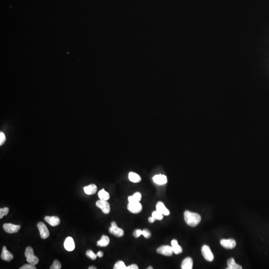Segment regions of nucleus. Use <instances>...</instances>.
<instances>
[{"mask_svg":"<svg viewBox=\"0 0 269 269\" xmlns=\"http://www.w3.org/2000/svg\"><path fill=\"white\" fill-rule=\"evenodd\" d=\"M185 222L191 227H195L201 221V216L199 214L185 211L184 213Z\"/></svg>","mask_w":269,"mask_h":269,"instance_id":"obj_1","label":"nucleus"},{"mask_svg":"<svg viewBox=\"0 0 269 269\" xmlns=\"http://www.w3.org/2000/svg\"><path fill=\"white\" fill-rule=\"evenodd\" d=\"M25 255L27 258V261L29 264L35 265H37L39 262L38 258L34 255L33 248L30 246L27 247L26 248Z\"/></svg>","mask_w":269,"mask_h":269,"instance_id":"obj_2","label":"nucleus"},{"mask_svg":"<svg viewBox=\"0 0 269 269\" xmlns=\"http://www.w3.org/2000/svg\"><path fill=\"white\" fill-rule=\"evenodd\" d=\"M109 232L110 234L117 237H121L123 236L124 234V230L118 227L115 222H112L111 226L109 229Z\"/></svg>","mask_w":269,"mask_h":269,"instance_id":"obj_3","label":"nucleus"},{"mask_svg":"<svg viewBox=\"0 0 269 269\" xmlns=\"http://www.w3.org/2000/svg\"><path fill=\"white\" fill-rule=\"evenodd\" d=\"M201 252H202L203 256L206 260L209 261V262H212L213 261V254L212 253L209 246L206 245H203L201 248Z\"/></svg>","mask_w":269,"mask_h":269,"instance_id":"obj_4","label":"nucleus"},{"mask_svg":"<svg viewBox=\"0 0 269 269\" xmlns=\"http://www.w3.org/2000/svg\"><path fill=\"white\" fill-rule=\"evenodd\" d=\"M157 253L166 256H171L174 253L172 246L164 245L160 246L156 250Z\"/></svg>","mask_w":269,"mask_h":269,"instance_id":"obj_5","label":"nucleus"},{"mask_svg":"<svg viewBox=\"0 0 269 269\" xmlns=\"http://www.w3.org/2000/svg\"><path fill=\"white\" fill-rule=\"evenodd\" d=\"M96 206L100 208L104 213L108 214L110 212V206L109 203L106 200H99L96 203Z\"/></svg>","mask_w":269,"mask_h":269,"instance_id":"obj_6","label":"nucleus"},{"mask_svg":"<svg viewBox=\"0 0 269 269\" xmlns=\"http://www.w3.org/2000/svg\"><path fill=\"white\" fill-rule=\"evenodd\" d=\"M37 226L38 227V230L40 231L41 238L43 239H45L49 237V231L46 225L43 222H38L37 224Z\"/></svg>","mask_w":269,"mask_h":269,"instance_id":"obj_7","label":"nucleus"},{"mask_svg":"<svg viewBox=\"0 0 269 269\" xmlns=\"http://www.w3.org/2000/svg\"><path fill=\"white\" fill-rule=\"evenodd\" d=\"M128 209L133 213H139L142 210V206L139 202L129 203L128 205Z\"/></svg>","mask_w":269,"mask_h":269,"instance_id":"obj_8","label":"nucleus"},{"mask_svg":"<svg viewBox=\"0 0 269 269\" xmlns=\"http://www.w3.org/2000/svg\"><path fill=\"white\" fill-rule=\"evenodd\" d=\"M3 228L6 232L13 234L18 232L20 228V225H16L12 223H5L3 225Z\"/></svg>","mask_w":269,"mask_h":269,"instance_id":"obj_9","label":"nucleus"},{"mask_svg":"<svg viewBox=\"0 0 269 269\" xmlns=\"http://www.w3.org/2000/svg\"><path fill=\"white\" fill-rule=\"evenodd\" d=\"M220 244L223 247L226 249H233L235 247L236 243L233 239H222L220 241Z\"/></svg>","mask_w":269,"mask_h":269,"instance_id":"obj_10","label":"nucleus"},{"mask_svg":"<svg viewBox=\"0 0 269 269\" xmlns=\"http://www.w3.org/2000/svg\"><path fill=\"white\" fill-rule=\"evenodd\" d=\"M1 258L2 259L7 262H10L14 258V256L10 251L7 250L5 246L3 247Z\"/></svg>","mask_w":269,"mask_h":269,"instance_id":"obj_11","label":"nucleus"},{"mask_svg":"<svg viewBox=\"0 0 269 269\" xmlns=\"http://www.w3.org/2000/svg\"><path fill=\"white\" fill-rule=\"evenodd\" d=\"M45 220L47 223L53 227L59 225L60 223L59 218L57 216H45Z\"/></svg>","mask_w":269,"mask_h":269,"instance_id":"obj_12","label":"nucleus"},{"mask_svg":"<svg viewBox=\"0 0 269 269\" xmlns=\"http://www.w3.org/2000/svg\"><path fill=\"white\" fill-rule=\"evenodd\" d=\"M65 249L68 251H72L75 249V243L74 239L71 237H68L65 239L64 243Z\"/></svg>","mask_w":269,"mask_h":269,"instance_id":"obj_13","label":"nucleus"},{"mask_svg":"<svg viewBox=\"0 0 269 269\" xmlns=\"http://www.w3.org/2000/svg\"><path fill=\"white\" fill-rule=\"evenodd\" d=\"M156 211L160 212V213L163 215H166V216H168L170 214V211L169 210L166 208L165 205H164L163 203L162 202H158L156 205Z\"/></svg>","mask_w":269,"mask_h":269,"instance_id":"obj_14","label":"nucleus"},{"mask_svg":"<svg viewBox=\"0 0 269 269\" xmlns=\"http://www.w3.org/2000/svg\"><path fill=\"white\" fill-rule=\"evenodd\" d=\"M153 181L156 184L159 185H163L167 184V178L166 175L163 174L156 175L153 177Z\"/></svg>","mask_w":269,"mask_h":269,"instance_id":"obj_15","label":"nucleus"},{"mask_svg":"<svg viewBox=\"0 0 269 269\" xmlns=\"http://www.w3.org/2000/svg\"><path fill=\"white\" fill-rule=\"evenodd\" d=\"M193 267V261L190 257H188L184 259L181 265L182 269H192Z\"/></svg>","mask_w":269,"mask_h":269,"instance_id":"obj_16","label":"nucleus"},{"mask_svg":"<svg viewBox=\"0 0 269 269\" xmlns=\"http://www.w3.org/2000/svg\"><path fill=\"white\" fill-rule=\"evenodd\" d=\"M85 193L88 195H92L95 194L97 190V187L94 184H91L88 186H85L84 188Z\"/></svg>","mask_w":269,"mask_h":269,"instance_id":"obj_17","label":"nucleus"},{"mask_svg":"<svg viewBox=\"0 0 269 269\" xmlns=\"http://www.w3.org/2000/svg\"><path fill=\"white\" fill-rule=\"evenodd\" d=\"M110 243V239L109 237L106 235H103L99 241L97 243V246L98 247H105L107 246Z\"/></svg>","mask_w":269,"mask_h":269,"instance_id":"obj_18","label":"nucleus"},{"mask_svg":"<svg viewBox=\"0 0 269 269\" xmlns=\"http://www.w3.org/2000/svg\"><path fill=\"white\" fill-rule=\"evenodd\" d=\"M171 244L174 254H179L182 253V248L178 244V242L176 240L174 239L171 241Z\"/></svg>","mask_w":269,"mask_h":269,"instance_id":"obj_19","label":"nucleus"},{"mask_svg":"<svg viewBox=\"0 0 269 269\" xmlns=\"http://www.w3.org/2000/svg\"><path fill=\"white\" fill-rule=\"evenodd\" d=\"M227 265L228 268L227 269H242V266L238 265L235 263L234 259L231 258L227 261Z\"/></svg>","mask_w":269,"mask_h":269,"instance_id":"obj_20","label":"nucleus"},{"mask_svg":"<svg viewBox=\"0 0 269 269\" xmlns=\"http://www.w3.org/2000/svg\"><path fill=\"white\" fill-rule=\"evenodd\" d=\"M142 199V195L139 192H137L132 196H130L128 198L129 203L140 202Z\"/></svg>","mask_w":269,"mask_h":269,"instance_id":"obj_21","label":"nucleus"},{"mask_svg":"<svg viewBox=\"0 0 269 269\" xmlns=\"http://www.w3.org/2000/svg\"><path fill=\"white\" fill-rule=\"evenodd\" d=\"M129 179L131 181L134 183H138L141 181V178L140 175L133 172H130L129 174Z\"/></svg>","mask_w":269,"mask_h":269,"instance_id":"obj_22","label":"nucleus"},{"mask_svg":"<svg viewBox=\"0 0 269 269\" xmlns=\"http://www.w3.org/2000/svg\"><path fill=\"white\" fill-rule=\"evenodd\" d=\"M98 195L100 199L101 200L107 201L108 200L110 199V194L105 191L104 189L100 190L99 192H98Z\"/></svg>","mask_w":269,"mask_h":269,"instance_id":"obj_23","label":"nucleus"},{"mask_svg":"<svg viewBox=\"0 0 269 269\" xmlns=\"http://www.w3.org/2000/svg\"><path fill=\"white\" fill-rule=\"evenodd\" d=\"M113 268L114 269H127V267L123 261H119L115 264Z\"/></svg>","mask_w":269,"mask_h":269,"instance_id":"obj_24","label":"nucleus"},{"mask_svg":"<svg viewBox=\"0 0 269 269\" xmlns=\"http://www.w3.org/2000/svg\"><path fill=\"white\" fill-rule=\"evenodd\" d=\"M86 255L87 257H88L89 258L92 260H95L96 259L97 256L95 254L92 250H87L86 252Z\"/></svg>","mask_w":269,"mask_h":269,"instance_id":"obj_25","label":"nucleus"},{"mask_svg":"<svg viewBox=\"0 0 269 269\" xmlns=\"http://www.w3.org/2000/svg\"><path fill=\"white\" fill-rule=\"evenodd\" d=\"M152 217H154L156 220H161L163 219V215L157 211H155L152 212Z\"/></svg>","mask_w":269,"mask_h":269,"instance_id":"obj_26","label":"nucleus"},{"mask_svg":"<svg viewBox=\"0 0 269 269\" xmlns=\"http://www.w3.org/2000/svg\"><path fill=\"white\" fill-rule=\"evenodd\" d=\"M9 209L8 207H4L0 209V219H2L4 217L8 214Z\"/></svg>","mask_w":269,"mask_h":269,"instance_id":"obj_27","label":"nucleus"},{"mask_svg":"<svg viewBox=\"0 0 269 269\" xmlns=\"http://www.w3.org/2000/svg\"><path fill=\"white\" fill-rule=\"evenodd\" d=\"M61 265L60 263L58 260H55L53 262V264L50 267V269H61Z\"/></svg>","mask_w":269,"mask_h":269,"instance_id":"obj_28","label":"nucleus"},{"mask_svg":"<svg viewBox=\"0 0 269 269\" xmlns=\"http://www.w3.org/2000/svg\"><path fill=\"white\" fill-rule=\"evenodd\" d=\"M5 141H6V138L4 132H0V145H3Z\"/></svg>","mask_w":269,"mask_h":269,"instance_id":"obj_29","label":"nucleus"},{"mask_svg":"<svg viewBox=\"0 0 269 269\" xmlns=\"http://www.w3.org/2000/svg\"><path fill=\"white\" fill-rule=\"evenodd\" d=\"M142 235L144 236L145 238H147V239H149L151 237V233L150 231L146 229L143 230L142 231Z\"/></svg>","mask_w":269,"mask_h":269,"instance_id":"obj_30","label":"nucleus"},{"mask_svg":"<svg viewBox=\"0 0 269 269\" xmlns=\"http://www.w3.org/2000/svg\"><path fill=\"white\" fill-rule=\"evenodd\" d=\"M20 269H36V267H35V265L32 264H26L21 267L20 268Z\"/></svg>","mask_w":269,"mask_h":269,"instance_id":"obj_31","label":"nucleus"},{"mask_svg":"<svg viewBox=\"0 0 269 269\" xmlns=\"http://www.w3.org/2000/svg\"><path fill=\"white\" fill-rule=\"evenodd\" d=\"M141 235H142V231L141 230L137 229L134 231L133 235L135 238H138Z\"/></svg>","mask_w":269,"mask_h":269,"instance_id":"obj_32","label":"nucleus"},{"mask_svg":"<svg viewBox=\"0 0 269 269\" xmlns=\"http://www.w3.org/2000/svg\"><path fill=\"white\" fill-rule=\"evenodd\" d=\"M139 269V267L137 265L135 264H132V265H130L129 266L127 267V269Z\"/></svg>","mask_w":269,"mask_h":269,"instance_id":"obj_33","label":"nucleus"},{"mask_svg":"<svg viewBox=\"0 0 269 269\" xmlns=\"http://www.w3.org/2000/svg\"><path fill=\"white\" fill-rule=\"evenodd\" d=\"M103 252L99 251L97 254V257H99V258H102L103 256Z\"/></svg>","mask_w":269,"mask_h":269,"instance_id":"obj_34","label":"nucleus"},{"mask_svg":"<svg viewBox=\"0 0 269 269\" xmlns=\"http://www.w3.org/2000/svg\"><path fill=\"white\" fill-rule=\"evenodd\" d=\"M155 221H156V220H155L154 217H152V216L149 218V223H154Z\"/></svg>","mask_w":269,"mask_h":269,"instance_id":"obj_35","label":"nucleus"},{"mask_svg":"<svg viewBox=\"0 0 269 269\" xmlns=\"http://www.w3.org/2000/svg\"><path fill=\"white\" fill-rule=\"evenodd\" d=\"M89 269H97L94 266H90L88 268Z\"/></svg>","mask_w":269,"mask_h":269,"instance_id":"obj_36","label":"nucleus"},{"mask_svg":"<svg viewBox=\"0 0 269 269\" xmlns=\"http://www.w3.org/2000/svg\"><path fill=\"white\" fill-rule=\"evenodd\" d=\"M153 268H152V267H149V268H148V269H152Z\"/></svg>","mask_w":269,"mask_h":269,"instance_id":"obj_37","label":"nucleus"}]
</instances>
